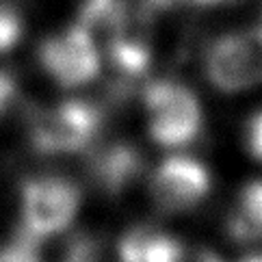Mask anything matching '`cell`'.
Here are the masks:
<instances>
[{
  "mask_svg": "<svg viewBox=\"0 0 262 262\" xmlns=\"http://www.w3.org/2000/svg\"><path fill=\"white\" fill-rule=\"evenodd\" d=\"M204 76L219 93H243L262 85V24L212 39L204 52Z\"/></svg>",
  "mask_w": 262,
  "mask_h": 262,
  "instance_id": "cell-1",
  "label": "cell"
},
{
  "mask_svg": "<svg viewBox=\"0 0 262 262\" xmlns=\"http://www.w3.org/2000/svg\"><path fill=\"white\" fill-rule=\"evenodd\" d=\"M147 135L163 147H182L202 133L204 113L195 93L178 80H154L143 91Z\"/></svg>",
  "mask_w": 262,
  "mask_h": 262,
  "instance_id": "cell-2",
  "label": "cell"
},
{
  "mask_svg": "<svg viewBox=\"0 0 262 262\" xmlns=\"http://www.w3.org/2000/svg\"><path fill=\"white\" fill-rule=\"evenodd\" d=\"M80 210V189L61 176L26 178L20 189V228L43 241L65 232Z\"/></svg>",
  "mask_w": 262,
  "mask_h": 262,
  "instance_id": "cell-3",
  "label": "cell"
},
{
  "mask_svg": "<svg viewBox=\"0 0 262 262\" xmlns=\"http://www.w3.org/2000/svg\"><path fill=\"white\" fill-rule=\"evenodd\" d=\"M100 121V111L89 102L65 100L35 111L29 121V141L39 154H76L96 139Z\"/></svg>",
  "mask_w": 262,
  "mask_h": 262,
  "instance_id": "cell-4",
  "label": "cell"
},
{
  "mask_svg": "<svg viewBox=\"0 0 262 262\" xmlns=\"http://www.w3.org/2000/svg\"><path fill=\"white\" fill-rule=\"evenodd\" d=\"M39 63L59 87H85L98 78L102 70L100 43L85 26L76 22L39 46Z\"/></svg>",
  "mask_w": 262,
  "mask_h": 262,
  "instance_id": "cell-5",
  "label": "cell"
},
{
  "mask_svg": "<svg viewBox=\"0 0 262 262\" xmlns=\"http://www.w3.org/2000/svg\"><path fill=\"white\" fill-rule=\"evenodd\" d=\"M210 171L198 158L173 154L158 163L147 180L149 200L165 214L189 212L210 193Z\"/></svg>",
  "mask_w": 262,
  "mask_h": 262,
  "instance_id": "cell-6",
  "label": "cell"
},
{
  "mask_svg": "<svg viewBox=\"0 0 262 262\" xmlns=\"http://www.w3.org/2000/svg\"><path fill=\"white\" fill-rule=\"evenodd\" d=\"M119 262H219L210 251L195 249L149 226H137L117 245Z\"/></svg>",
  "mask_w": 262,
  "mask_h": 262,
  "instance_id": "cell-7",
  "label": "cell"
},
{
  "mask_svg": "<svg viewBox=\"0 0 262 262\" xmlns=\"http://www.w3.org/2000/svg\"><path fill=\"white\" fill-rule=\"evenodd\" d=\"M226 228L238 243H256L262 238V180L241 189L228 212Z\"/></svg>",
  "mask_w": 262,
  "mask_h": 262,
  "instance_id": "cell-8",
  "label": "cell"
},
{
  "mask_svg": "<svg viewBox=\"0 0 262 262\" xmlns=\"http://www.w3.org/2000/svg\"><path fill=\"white\" fill-rule=\"evenodd\" d=\"M139 169H141V161H139L137 149L124 143L102 149L93 158V173H96L98 182L106 186L108 191L124 189L139 173Z\"/></svg>",
  "mask_w": 262,
  "mask_h": 262,
  "instance_id": "cell-9",
  "label": "cell"
},
{
  "mask_svg": "<svg viewBox=\"0 0 262 262\" xmlns=\"http://www.w3.org/2000/svg\"><path fill=\"white\" fill-rule=\"evenodd\" d=\"M22 15L17 13V9L0 0V54L15 48L22 39Z\"/></svg>",
  "mask_w": 262,
  "mask_h": 262,
  "instance_id": "cell-10",
  "label": "cell"
},
{
  "mask_svg": "<svg viewBox=\"0 0 262 262\" xmlns=\"http://www.w3.org/2000/svg\"><path fill=\"white\" fill-rule=\"evenodd\" d=\"M245 147L254 161L262 163V111L254 113L245 126Z\"/></svg>",
  "mask_w": 262,
  "mask_h": 262,
  "instance_id": "cell-11",
  "label": "cell"
},
{
  "mask_svg": "<svg viewBox=\"0 0 262 262\" xmlns=\"http://www.w3.org/2000/svg\"><path fill=\"white\" fill-rule=\"evenodd\" d=\"M17 98L15 78L9 72H0V117H3Z\"/></svg>",
  "mask_w": 262,
  "mask_h": 262,
  "instance_id": "cell-12",
  "label": "cell"
},
{
  "mask_svg": "<svg viewBox=\"0 0 262 262\" xmlns=\"http://www.w3.org/2000/svg\"><path fill=\"white\" fill-rule=\"evenodd\" d=\"M189 5H198V7H223V5H232L238 0H184Z\"/></svg>",
  "mask_w": 262,
  "mask_h": 262,
  "instance_id": "cell-13",
  "label": "cell"
},
{
  "mask_svg": "<svg viewBox=\"0 0 262 262\" xmlns=\"http://www.w3.org/2000/svg\"><path fill=\"white\" fill-rule=\"evenodd\" d=\"M260 24H262V22H260Z\"/></svg>",
  "mask_w": 262,
  "mask_h": 262,
  "instance_id": "cell-14",
  "label": "cell"
}]
</instances>
